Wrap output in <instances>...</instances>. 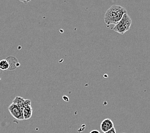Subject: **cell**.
I'll return each instance as SVG.
<instances>
[{
	"mask_svg": "<svg viewBox=\"0 0 150 133\" xmlns=\"http://www.w3.org/2000/svg\"><path fill=\"white\" fill-rule=\"evenodd\" d=\"M10 69V63L8 60H0V70H6Z\"/></svg>",
	"mask_w": 150,
	"mask_h": 133,
	"instance_id": "obj_7",
	"label": "cell"
},
{
	"mask_svg": "<svg viewBox=\"0 0 150 133\" xmlns=\"http://www.w3.org/2000/svg\"><path fill=\"white\" fill-rule=\"evenodd\" d=\"M90 133H100V131L98 130H93Z\"/></svg>",
	"mask_w": 150,
	"mask_h": 133,
	"instance_id": "obj_10",
	"label": "cell"
},
{
	"mask_svg": "<svg viewBox=\"0 0 150 133\" xmlns=\"http://www.w3.org/2000/svg\"><path fill=\"white\" fill-rule=\"evenodd\" d=\"M127 13L126 9L120 5H112L107 10L104 15V23L109 28L110 25H116L121 19L125 14Z\"/></svg>",
	"mask_w": 150,
	"mask_h": 133,
	"instance_id": "obj_1",
	"label": "cell"
},
{
	"mask_svg": "<svg viewBox=\"0 0 150 133\" xmlns=\"http://www.w3.org/2000/svg\"><path fill=\"white\" fill-rule=\"evenodd\" d=\"M33 115V110H32L31 105L27 106L23 109V117L24 120H28L31 118Z\"/></svg>",
	"mask_w": 150,
	"mask_h": 133,
	"instance_id": "obj_6",
	"label": "cell"
},
{
	"mask_svg": "<svg viewBox=\"0 0 150 133\" xmlns=\"http://www.w3.org/2000/svg\"><path fill=\"white\" fill-rule=\"evenodd\" d=\"M19 1H21V2H22V3H29L30 1H32V0H19Z\"/></svg>",
	"mask_w": 150,
	"mask_h": 133,
	"instance_id": "obj_9",
	"label": "cell"
},
{
	"mask_svg": "<svg viewBox=\"0 0 150 133\" xmlns=\"http://www.w3.org/2000/svg\"><path fill=\"white\" fill-rule=\"evenodd\" d=\"M114 127V125L113 122L109 118H106L101 122L100 129L103 132L108 131Z\"/></svg>",
	"mask_w": 150,
	"mask_h": 133,
	"instance_id": "obj_5",
	"label": "cell"
},
{
	"mask_svg": "<svg viewBox=\"0 0 150 133\" xmlns=\"http://www.w3.org/2000/svg\"><path fill=\"white\" fill-rule=\"evenodd\" d=\"M8 111L13 118L18 120H23V109L17 104L12 103L8 107Z\"/></svg>",
	"mask_w": 150,
	"mask_h": 133,
	"instance_id": "obj_3",
	"label": "cell"
},
{
	"mask_svg": "<svg viewBox=\"0 0 150 133\" xmlns=\"http://www.w3.org/2000/svg\"><path fill=\"white\" fill-rule=\"evenodd\" d=\"M12 103L17 104V106L22 107L23 109H24V107L27 106L31 105V101L30 99H25L19 96L16 97L15 99L13 100Z\"/></svg>",
	"mask_w": 150,
	"mask_h": 133,
	"instance_id": "obj_4",
	"label": "cell"
},
{
	"mask_svg": "<svg viewBox=\"0 0 150 133\" xmlns=\"http://www.w3.org/2000/svg\"><path fill=\"white\" fill-rule=\"evenodd\" d=\"M103 133H116V131L115 128L114 127V128L110 129V130H109V131H107V132H103Z\"/></svg>",
	"mask_w": 150,
	"mask_h": 133,
	"instance_id": "obj_8",
	"label": "cell"
},
{
	"mask_svg": "<svg viewBox=\"0 0 150 133\" xmlns=\"http://www.w3.org/2000/svg\"><path fill=\"white\" fill-rule=\"evenodd\" d=\"M132 19L127 13L125 14L117 24L114 25L112 30L121 35H124L130 30L132 26Z\"/></svg>",
	"mask_w": 150,
	"mask_h": 133,
	"instance_id": "obj_2",
	"label": "cell"
}]
</instances>
